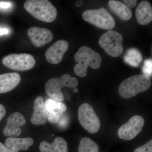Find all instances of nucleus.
<instances>
[{
    "label": "nucleus",
    "instance_id": "f257e3e1",
    "mask_svg": "<svg viewBox=\"0 0 152 152\" xmlns=\"http://www.w3.org/2000/svg\"><path fill=\"white\" fill-rule=\"evenodd\" d=\"M75 59L78 63L74 67V72L81 77L86 76L88 67L94 69L99 68L102 60L100 55L86 46L81 47L79 49L75 55Z\"/></svg>",
    "mask_w": 152,
    "mask_h": 152
},
{
    "label": "nucleus",
    "instance_id": "f03ea898",
    "mask_svg": "<svg viewBox=\"0 0 152 152\" xmlns=\"http://www.w3.org/2000/svg\"><path fill=\"white\" fill-rule=\"evenodd\" d=\"M24 7L34 18L42 21L51 23L57 17L56 9L48 0H28Z\"/></svg>",
    "mask_w": 152,
    "mask_h": 152
},
{
    "label": "nucleus",
    "instance_id": "7ed1b4c3",
    "mask_svg": "<svg viewBox=\"0 0 152 152\" xmlns=\"http://www.w3.org/2000/svg\"><path fill=\"white\" fill-rule=\"evenodd\" d=\"M151 85V78L144 75L130 77L121 84L118 91L121 96L126 99L135 96L139 93L145 91Z\"/></svg>",
    "mask_w": 152,
    "mask_h": 152
},
{
    "label": "nucleus",
    "instance_id": "20e7f679",
    "mask_svg": "<svg viewBox=\"0 0 152 152\" xmlns=\"http://www.w3.org/2000/svg\"><path fill=\"white\" fill-rule=\"evenodd\" d=\"M78 84L77 79L66 74L59 78H53L48 80L46 83L45 88L49 96L55 100L62 102L64 99L62 88H75Z\"/></svg>",
    "mask_w": 152,
    "mask_h": 152
},
{
    "label": "nucleus",
    "instance_id": "39448f33",
    "mask_svg": "<svg viewBox=\"0 0 152 152\" xmlns=\"http://www.w3.org/2000/svg\"><path fill=\"white\" fill-rule=\"evenodd\" d=\"M83 18L86 21L103 29L111 30L116 25L115 19L104 8L85 11Z\"/></svg>",
    "mask_w": 152,
    "mask_h": 152
},
{
    "label": "nucleus",
    "instance_id": "423d86ee",
    "mask_svg": "<svg viewBox=\"0 0 152 152\" xmlns=\"http://www.w3.org/2000/svg\"><path fill=\"white\" fill-rule=\"evenodd\" d=\"M123 37L121 34L110 30L100 38L99 44L109 56L118 57L123 52Z\"/></svg>",
    "mask_w": 152,
    "mask_h": 152
},
{
    "label": "nucleus",
    "instance_id": "0eeeda50",
    "mask_svg": "<svg viewBox=\"0 0 152 152\" xmlns=\"http://www.w3.org/2000/svg\"><path fill=\"white\" fill-rule=\"evenodd\" d=\"M78 116L80 124L89 133L94 134L99 130V118L92 106L88 103L82 104L79 107Z\"/></svg>",
    "mask_w": 152,
    "mask_h": 152
},
{
    "label": "nucleus",
    "instance_id": "6e6552de",
    "mask_svg": "<svg viewBox=\"0 0 152 152\" xmlns=\"http://www.w3.org/2000/svg\"><path fill=\"white\" fill-rule=\"evenodd\" d=\"M4 65L14 70L24 71L32 69L36 61L32 55L28 53L11 54L2 60Z\"/></svg>",
    "mask_w": 152,
    "mask_h": 152
},
{
    "label": "nucleus",
    "instance_id": "1a4fd4ad",
    "mask_svg": "<svg viewBox=\"0 0 152 152\" xmlns=\"http://www.w3.org/2000/svg\"><path fill=\"white\" fill-rule=\"evenodd\" d=\"M145 124V120L140 115L132 117L127 123L122 126L118 130L120 138L131 140L141 132Z\"/></svg>",
    "mask_w": 152,
    "mask_h": 152
},
{
    "label": "nucleus",
    "instance_id": "9d476101",
    "mask_svg": "<svg viewBox=\"0 0 152 152\" xmlns=\"http://www.w3.org/2000/svg\"><path fill=\"white\" fill-rule=\"evenodd\" d=\"M26 121L20 113L16 112L9 116L3 134L7 137H16L22 133L21 127L26 124Z\"/></svg>",
    "mask_w": 152,
    "mask_h": 152
},
{
    "label": "nucleus",
    "instance_id": "9b49d317",
    "mask_svg": "<svg viewBox=\"0 0 152 152\" xmlns=\"http://www.w3.org/2000/svg\"><path fill=\"white\" fill-rule=\"evenodd\" d=\"M27 34L34 45L37 48L50 42L53 38L51 31L46 28L32 27L28 30Z\"/></svg>",
    "mask_w": 152,
    "mask_h": 152
},
{
    "label": "nucleus",
    "instance_id": "f8f14e48",
    "mask_svg": "<svg viewBox=\"0 0 152 152\" xmlns=\"http://www.w3.org/2000/svg\"><path fill=\"white\" fill-rule=\"evenodd\" d=\"M69 43L64 40H60L47 50L46 58L48 62L56 64L61 61L64 55L69 48Z\"/></svg>",
    "mask_w": 152,
    "mask_h": 152
},
{
    "label": "nucleus",
    "instance_id": "ddd939ff",
    "mask_svg": "<svg viewBox=\"0 0 152 152\" xmlns=\"http://www.w3.org/2000/svg\"><path fill=\"white\" fill-rule=\"evenodd\" d=\"M45 104L48 120L52 124H58L61 117L66 110L67 107L65 104L49 99L47 100Z\"/></svg>",
    "mask_w": 152,
    "mask_h": 152
},
{
    "label": "nucleus",
    "instance_id": "4468645a",
    "mask_svg": "<svg viewBox=\"0 0 152 152\" xmlns=\"http://www.w3.org/2000/svg\"><path fill=\"white\" fill-rule=\"evenodd\" d=\"M34 143V140L31 138L9 137L6 140L4 146L9 152H18L27 151Z\"/></svg>",
    "mask_w": 152,
    "mask_h": 152
},
{
    "label": "nucleus",
    "instance_id": "2eb2a0df",
    "mask_svg": "<svg viewBox=\"0 0 152 152\" xmlns=\"http://www.w3.org/2000/svg\"><path fill=\"white\" fill-rule=\"evenodd\" d=\"M48 121L47 111L43 99L41 96L36 98L34 102V113L31 118L33 124L42 125Z\"/></svg>",
    "mask_w": 152,
    "mask_h": 152
},
{
    "label": "nucleus",
    "instance_id": "dca6fc26",
    "mask_svg": "<svg viewBox=\"0 0 152 152\" xmlns=\"http://www.w3.org/2000/svg\"><path fill=\"white\" fill-rule=\"evenodd\" d=\"M20 81V76L18 73L0 75V94L11 91L19 84Z\"/></svg>",
    "mask_w": 152,
    "mask_h": 152
},
{
    "label": "nucleus",
    "instance_id": "f3484780",
    "mask_svg": "<svg viewBox=\"0 0 152 152\" xmlns=\"http://www.w3.org/2000/svg\"><path fill=\"white\" fill-rule=\"evenodd\" d=\"M135 15L139 24L146 25L150 23L152 20V8L149 2L147 1L141 2L136 9Z\"/></svg>",
    "mask_w": 152,
    "mask_h": 152
},
{
    "label": "nucleus",
    "instance_id": "a211bd4d",
    "mask_svg": "<svg viewBox=\"0 0 152 152\" xmlns=\"http://www.w3.org/2000/svg\"><path fill=\"white\" fill-rule=\"evenodd\" d=\"M41 152H68V144L63 138L57 137L52 143L43 141L39 147Z\"/></svg>",
    "mask_w": 152,
    "mask_h": 152
},
{
    "label": "nucleus",
    "instance_id": "6ab92c4d",
    "mask_svg": "<svg viewBox=\"0 0 152 152\" xmlns=\"http://www.w3.org/2000/svg\"><path fill=\"white\" fill-rule=\"evenodd\" d=\"M109 7L114 13L123 20H130L132 16L131 9L121 2L111 0L109 2Z\"/></svg>",
    "mask_w": 152,
    "mask_h": 152
},
{
    "label": "nucleus",
    "instance_id": "aec40b11",
    "mask_svg": "<svg viewBox=\"0 0 152 152\" xmlns=\"http://www.w3.org/2000/svg\"><path fill=\"white\" fill-rule=\"evenodd\" d=\"M124 60L125 62L132 66L137 67L142 61V56L139 50L135 48H131L128 50Z\"/></svg>",
    "mask_w": 152,
    "mask_h": 152
},
{
    "label": "nucleus",
    "instance_id": "412c9836",
    "mask_svg": "<svg viewBox=\"0 0 152 152\" xmlns=\"http://www.w3.org/2000/svg\"><path fill=\"white\" fill-rule=\"evenodd\" d=\"M99 145L91 139L84 137L80 142L78 152H99Z\"/></svg>",
    "mask_w": 152,
    "mask_h": 152
},
{
    "label": "nucleus",
    "instance_id": "4be33fe9",
    "mask_svg": "<svg viewBox=\"0 0 152 152\" xmlns=\"http://www.w3.org/2000/svg\"><path fill=\"white\" fill-rule=\"evenodd\" d=\"M143 75L151 77L152 74V60L148 59L145 60L144 66L142 68Z\"/></svg>",
    "mask_w": 152,
    "mask_h": 152
},
{
    "label": "nucleus",
    "instance_id": "5701e85b",
    "mask_svg": "<svg viewBox=\"0 0 152 152\" xmlns=\"http://www.w3.org/2000/svg\"><path fill=\"white\" fill-rule=\"evenodd\" d=\"M134 152H152V140L143 145L137 148Z\"/></svg>",
    "mask_w": 152,
    "mask_h": 152
},
{
    "label": "nucleus",
    "instance_id": "b1692460",
    "mask_svg": "<svg viewBox=\"0 0 152 152\" xmlns=\"http://www.w3.org/2000/svg\"><path fill=\"white\" fill-rule=\"evenodd\" d=\"M68 123H69V118L66 115H62L58 124L60 127L65 128L68 125Z\"/></svg>",
    "mask_w": 152,
    "mask_h": 152
},
{
    "label": "nucleus",
    "instance_id": "393cba45",
    "mask_svg": "<svg viewBox=\"0 0 152 152\" xmlns=\"http://www.w3.org/2000/svg\"><path fill=\"white\" fill-rule=\"evenodd\" d=\"M12 7V4L10 2L0 1V9L1 10H8Z\"/></svg>",
    "mask_w": 152,
    "mask_h": 152
},
{
    "label": "nucleus",
    "instance_id": "a878e982",
    "mask_svg": "<svg viewBox=\"0 0 152 152\" xmlns=\"http://www.w3.org/2000/svg\"><path fill=\"white\" fill-rule=\"evenodd\" d=\"M124 2L126 4V5L129 8H134L137 5V1L132 0V1H124Z\"/></svg>",
    "mask_w": 152,
    "mask_h": 152
},
{
    "label": "nucleus",
    "instance_id": "bb28decb",
    "mask_svg": "<svg viewBox=\"0 0 152 152\" xmlns=\"http://www.w3.org/2000/svg\"><path fill=\"white\" fill-rule=\"evenodd\" d=\"M6 111L5 108L1 104H0V121L5 115Z\"/></svg>",
    "mask_w": 152,
    "mask_h": 152
},
{
    "label": "nucleus",
    "instance_id": "cd10ccee",
    "mask_svg": "<svg viewBox=\"0 0 152 152\" xmlns=\"http://www.w3.org/2000/svg\"><path fill=\"white\" fill-rule=\"evenodd\" d=\"M9 33V31L7 29L5 28H0V36L7 34Z\"/></svg>",
    "mask_w": 152,
    "mask_h": 152
},
{
    "label": "nucleus",
    "instance_id": "c85d7f7f",
    "mask_svg": "<svg viewBox=\"0 0 152 152\" xmlns=\"http://www.w3.org/2000/svg\"><path fill=\"white\" fill-rule=\"evenodd\" d=\"M0 152H9L6 148L4 145L0 142Z\"/></svg>",
    "mask_w": 152,
    "mask_h": 152
},
{
    "label": "nucleus",
    "instance_id": "c756f323",
    "mask_svg": "<svg viewBox=\"0 0 152 152\" xmlns=\"http://www.w3.org/2000/svg\"><path fill=\"white\" fill-rule=\"evenodd\" d=\"M83 1H78L76 3V6L77 7H81L83 5Z\"/></svg>",
    "mask_w": 152,
    "mask_h": 152
},
{
    "label": "nucleus",
    "instance_id": "7c9ffc66",
    "mask_svg": "<svg viewBox=\"0 0 152 152\" xmlns=\"http://www.w3.org/2000/svg\"><path fill=\"white\" fill-rule=\"evenodd\" d=\"M78 91V89L77 88H75L74 89V92L75 93L77 92Z\"/></svg>",
    "mask_w": 152,
    "mask_h": 152
}]
</instances>
